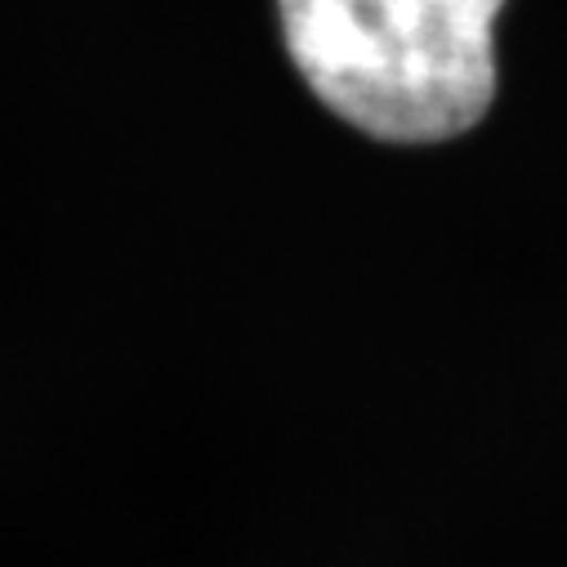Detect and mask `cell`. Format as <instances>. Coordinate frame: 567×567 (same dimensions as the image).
I'll return each mask as SVG.
<instances>
[{
	"instance_id": "1",
	"label": "cell",
	"mask_w": 567,
	"mask_h": 567,
	"mask_svg": "<svg viewBox=\"0 0 567 567\" xmlns=\"http://www.w3.org/2000/svg\"><path fill=\"white\" fill-rule=\"evenodd\" d=\"M505 0H277L305 85L398 148L447 144L496 99Z\"/></svg>"
}]
</instances>
